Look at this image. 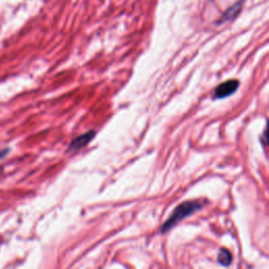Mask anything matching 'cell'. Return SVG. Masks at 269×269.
Listing matches in <instances>:
<instances>
[{
  "label": "cell",
  "mask_w": 269,
  "mask_h": 269,
  "mask_svg": "<svg viewBox=\"0 0 269 269\" xmlns=\"http://www.w3.org/2000/svg\"><path fill=\"white\" fill-rule=\"evenodd\" d=\"M202 207V205L197 202V201H186L181 203L180 205H178L172 216L168 218V220L163 224L161 232L163 234L171 231L173 227H175L179 222H181L183 219L189 217L199 211Z\"/></svg>",
  "instance_id": "1"
},
{
  "label": "cell",
  "mask_w": 269,
  "mask_h": 269,
  "mask_svg": "<svg viewBox=\"0 0 269 269\" xmlns=\"http://www.w3.org/2000/svg\"><path fill=\"white\" fill-rule=\"evenodd\" d=\"M95 137V132L94 131H89L81 136L77 137L75 140L72 141V143L69 144V147L67 151L68 152H76L78 149H80L82 147H84L89 141L92 140V139Z\"/></svg>",
  "instance_id": "3"
},
{
  "label": "cell",
  "mask_w": 269,
  "mask_h": 269,
  "mask_svg": "<svg viewBox=\"0 0 269 269\" xmlns=\"http://www.w3.org/2000/svg\"><path fill=\"white\" fill-rule=\"evenodd\" d=\"M232 261H233L232 254L229 253V251H227V249L222 248L218 255V262L222 266H228V265H231Z\"/></svg>",
  "instance_id": "4"
},
{
  "label": "cell",
  "mask_w": 269,
  "mask_h": 269,
  "mask_svg": "<svg viewBox=\"0 0 269 269\" xmlns=\"http://www.w3.org/2000/svg\"><path fill=\"white\" fill-rule=\"evenodd\" d=\"M238 87H239V81L235 80V79H233V80L225 81L216 87L215 98L223 99V98L232 96L234 93H236Z\"/></svg>",
  "instance_id": "2"
},
{
  "label": "cell",
  "mask_w": 269,
  "mask_h": 269,
  "mask_svg": "<svg viewBox=\"0 0 269 269\" xmlns=\"http://www.w3.org/2000/svg\"><path fill=\"white\" fill-rule=\"evenodd\" d=\"M9 151H11V148L9 147H5L4 149H1V151H0V160H2L3 158H5L8 155Z\"/></svg>",
  "instance_id": "5"
}]
</instances>
